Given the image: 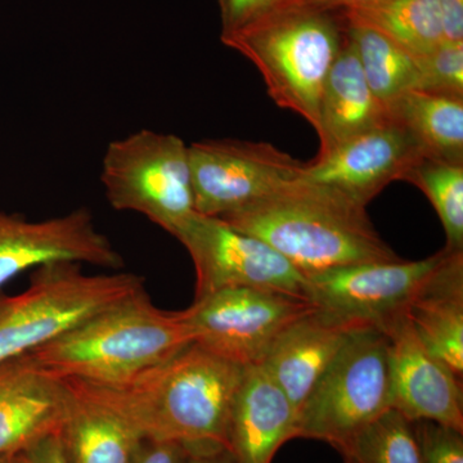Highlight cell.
Instances as JSON below:
<instances>
[{
    "instance_id": "obj_1",
    "label": "cell",
    "mask_w": 463,
    "mask_h": 463,
    "mask_svg": "<svg viewBox=\"0 0 463 463\" xmlns=\"http://www.w3.org/2000/svg\"><path fill=\"white\" fill-rule=\"evenodd\" d=\"M243 368L191 344L127 383H90L143 438L179 444L188 456L206 455L227 450Z\"/></svg>"
},
{
    "instance_id": "obj_2",
    "label": "cell",
    "mask_w": 463,
    "mask_h": 463,
    "mask_svg": "<svg viewBox=\"0 0 463 463\" xmlns=\"http://www.w3.org/2000/svg\"><path fill=\"white\" fill-rule=\"evenodd\" d=\"M221 219L263 240L304 276L401 259L374 230L364 206L300 178Z\"/></svg>"
},
{
    "instance_id": "obj_3",
    "label": "cell",
    "mask_w": 463,
    "mask_h": 463,
    "mask_svg": "<svg viewBox=\"0 0 463 463\" xmlns=\"http://www.w3.org/2000/svg\"><path fill=\"white\" fill-rule=\"evenodd\" d=\"M191 344L194 335L183 310L160 309L142 288L29 354L58 379L118 385Z\"/></svg>"
},
{
    "instance_id": "obj_4",
    "label": "cell",
    "mask_w": 463,
    "mask_h": 463,
    "mask_svg": "<svg viewBox=\"0 0 463 463\" xmlns=\"http://www.w3.org/2000/svg\"><path fill=\"white\" fill-rule=\"evenodd\" d=\"M345 33L332 11L295 2L221 41L254 63L279 108L306 118L316 133L323 87Z\"/></svg>"
},
{
    "instance_id": "obj_5",
    "label": "cell",
    "mask_w": 463,
    "mask_h": 463,
    "mask_svg": "<svg viewBox=\"0 0 463 463\" xmlns=\"http://www.w3.org/2000/svg\"><path fill=\"white\" fill-rule=\"evenodd\" d=\"M145 288L134 273L87 274L78 263L33 270L21 294L0 295V362L27 354Z\"/></svg>"
},
{
    "instance_id": "obj_6",
    "label": "cell",
    "mask_w": 463,
    "mask_h": 463,
    "mask_svg": "<svg viewBox=\"0 0 463 463\" xmlns=\"http://www.w3.org/2000/svg\"><path fill=\"white\" fill-rule=\"evenodd\" d=\"M392 408L388 337L364 325L347 337L298 412L297 438L335 449Z\"/></svg>"
},
{
    "instance_id": "obj_7",
    "label": "cell",
    "mask_w": 463,
    "mask_h": 463,
    "mask_svg": "<svg viewBox=\"0 0 463 463\" xmlns=\"http://www.w3.org/2000/svg\"><path fill=\"white\" fill-rule=\"evenodd\" d=\"M100 182L115 210L138 213L173 237L197 213L188 146L174 134L145 129L109 143Z\"/></svg>"
},
{
    "instance_id": "obj_8",
    "label": "cell",
    "mask_w": 463,
    "mask_h": 463,
    "mask_svg": "<svg viewBox=\"0 0 463 463\" xmlns=\"http://www.w3.org/2000/svg\"><path fill=\"white\" fill-rule=\"evenodd\" d=\"M315 307L281 292L228 288L194 298L183 313L194 344L246 367L260 364L277 337Z\"/></svg>"
},
{
    "instance_id": "obj_9",
    "label": "cell",
    "mask_w": 463,
    "mask_h": 463,
    "mask_svg": "<svg viewBox=\"0 0 463 463\" xmlns=\"http://www.w3.org/2000/svg\"><path fill=\"white\" fill-rule=\"evenodd\" d=\"M174 237L194 261L196 298L254 288L307 298V279L300 270L263 240L234 230L221 218L196 213Z\"/></svg>"
},
{
    "instance_id": "obj_10",
    "label": "cell",
    "mask_w": 463,
    "mask_h": 463,
    "mask_svg": "<svg viewBox=\"0 0 463 463\" xmlns=\"http://www.w3.org/2000/svg\"><path fill=\"white\" fill-rule=\"evenodd\" d=\"M194 209L222 216L298 181L304 164L264 142L218 139L188 146Z\"/></svg>"
},
{
    "instance_id": "obj_11",
    "label": "cell",
    "mask_w": 463,
    "mask_h": 463,
    "mask_svg": "<svg viewBox=\"0 0 463 463\" xmlns=\"http://www.w3.org/2000/svg\"><path fill=\"white\" fill-rule=\"evenodd\" d=\"M365 261L306 276L307 300L319 309L371 325L405 313L412 298L443 259Z\"/></svg>"
},
{
    "instance_id": "obj_12",
    "label": "cell",
    "mask_w": 463,
    "mask_h": 463,
    "mask_svg": "<svg viewBox=\"0 0 463 463\" xmlns=\"http://www.w3.org/2000/svg\"><path fill=\"white\" fill-rule=\"evenodd\" d=\"M53 263L118 269L124 260L87 207L45 221L0 210V288L18 274Z\"/></svg>"
},
{
    "instance_id": "obj_13",
    "label": "cell",
    "mask_w": 463,
    "mask_h": 463,
    "mask_svg": "<svg viewBox=\"0 0 463 463\" xmlns=\"http://www.w3.org/2000/svg\"><path fill=\"white\" fill-rule=\"evenodd\" d=\"M422 157L419 143L390 118L304 164L300 179L326 185L367 207L390 183L403 181Z\"/></svg>"
},
{
    "instance_id": "obj_14",
    "label": "cell",
    "mask_w": 463,
    "mask_h": 463,
    "mask_svg": "<svg viewBox=\"0 0 463 463\" xmlns=\"http://www.w3.org/2000/svg\"><path fill=\"white\" fill-rule=\"evenodd\" d=\"M388 337L392 408L410 421L463 431L462 380L426 349L405 313L380 325Z\"/></svg>"
},
{
    "instance_id": "obj_15",
    "label": "cell",
    "mask_w": 463,
    "mask_h": 463,
    "mask_svg": "<svg viewBox=\"0 0 463 463\" xmlns=\"http://www.w3.org/2000/svg\"><path fill=\"white\" fill-rule=\"evenodd\" d=\"M69 390L32 355L0 362V455L23 452L62 428Z\"/></svg>"
},
{
    "instance_id": "obj_16",
    "label": "cell",
    "mask_w": 463,
    "mask_h": 463,
    "mask_svg": "<svg viewBox=\"0 0 463 463\" xmlns=\"http://www.w3.org/2000/svg\"><path fill=\"white\" fill-rule=\"evenodd\" d=\"M364 325L371 323L353 321L316 307L277 337L259 365L298 412L350 334Z\"/></svg>"
},
{
    "instance_id": "obj_17",
    "label": "cell",
    "mask_w": 463,
    "mask_h": 463,
    "mask_svg": "<svg viewBox=\"0 0 463 463\" xmlns=\"http://www.w3.org/2000/svg\"><path fill=\"white\" fill-rule=\"evenodd\" d=\"M298 412L261 365H246L234 395L227 432L233 463H270L297 438Z\"/></svg>"
},
{
    "instance_id": "obj_18",
    "label": "cell",
    "mask_w": 463,
    "mask_h": 463,
    "mask_svg": "<svg viewBox=\"0 0 463 463\" xmlns=\"http://www.w3.org/2000/svg\"><path fill=\"white\" fill-rule=\"evenodd\" d=\"M443 251L405 315L426 349L462 380L463 252Z\"/></svg>"
},
{
    "instance_id": "obj_19",
    "label": "cell",
    "mask_w": 463,
    "mask_h": 463,
    "mask_svg": "<svg viewBox=\"0 0 463 463\" xmlns=\"http://www.w3.org/2000/svg\"><path fill=\"white\" fill-rule=\"evenodd\" d=\"M69 390L60 435L71 463H132L142 437L90 383L62 379Z\"/></svg>"
},
{
    "instance_id": "obj_20",
    "label": "cell",
    "mask_w": 463,
    "mask_h": 463,
    "mask_svg": "<svg viewBox=\"0 0 463 463\" xmlns=\"http://www.w3.org/2000/svg\"><path fill=\"white\" fill-rule=\"evenodd\" d=\"M389 120L388 108L371 90L354 44L345 33L323 87L318 156Z\"/></svg>"
},
{
    "instance_id": "obj_21",
    "label": "cell",
    "mask_w": 463,
    "mask_h": 463,
    "mask_svg": "<svg viewBox=\"0 0 463 463\" xmlns=\"http://www.w3.org/2000/svg\"><path fill=\"white\" fill-rule=\"evenodd\" d=\"M386 108L419 143L423 157L463 165V99L413 90Z\"/></svg>"
},
{
    "instance_id": "obj_22",
    "label": "cell",
    "mask_w": 463,
    "mask_h": 463,
    "mask_svg": "<svg viewBox=\"0 0 463 463\" xmlns=\"http://www.w3.org/2000/svg\"><path fill=\"white\" fill-rule=\"evenodd\" d=\"M343 12L347 25L383 33L414 57L444 41L438 0H367Z\"/></svg>"
},
{
    "instance_id": "obj_23",
    "label": "cell",
    "mask_w": 463,
    "mask_h": 463,
    "mask_svg": "<svg viewBox=\"0 0 463 463\" xmlns=\"http://www.w3.org/2000/svg\"><path fill=\"white\" fill-rule=\"evenodd\" d=\"M346 35L354 44L365 80L383 105L388 106L405 91L416 90V57L367 27L347 25Z\"/></svg>"
},
{
    "instance_id": "obj_24",
    "label": "cell",
    "mask_w": 463,
    "mask_h": 463,
    "mask_svg": "<svg viewBox=\"0 0 463 463\" xmlns=\"http://www.w3.org/2000/svg\"><path fill=\"white\" fill-rule=\"evenodd\" d=\"M336 450L345 463H421L412 421L392 408Z\"/></svg>"
},
{
    "instance_id": "obj_25",
    "label": "cell",
    "mask_w": 463,
    "mask_h": 463,
    "mask_svg": "<svg viewBox=\"0 0 463 463\" xmlns=\"http://www.w3.org/2000/svg\"><path fill=\"white\" fill-rule=\"evenodd\" d=\"M403 181L416 185L430 200L446 232L448 252H463V165L422 157Z\"/></svg>"
},
{
    "instance_id": "obj_26",
    "label": "cell",
    "mask_w": 463,
    "mask_h": 463,
    "mask_svg": "<svg viewBox=\"0 0 463 463\" xmlns=\"http://www.w3.org/2000/svg\"><path fill=\"white\" fill-rule=\"evenodd\" d=\"M416 90L463 99V42L443 41L437 48L416 57Z\"/></svg>"
},
{
    "instance_id": "obj_27",
    "label": "cell",
    "mask_w": 463,
    "mask_h": 463,
    "mask_svg": "<svg viewBox=\"0 0 463 463\" xmlns=\"http://www.w3.org/2000/svg\"><path fill=\"white\" fill-rule=\"evenodd\" d=\"M421 463H463V431L432 421H414Z\"/></svg>"
},
{
    "instance_id": "obj_28",
    "label": "cell",
    "mask_w": 463,
    "mask_h": 463,
    "mask_svg": "<svg viewBox=\"0 0 463 463\" xmlns=\"http://www.w3.org/2000/svg\"><path fill=\"white\" fill-rule=\"evenodd\" d=\"M298 0H218L222 35L237 32L252 21Z\"/></svg>"
},
{
    "instance_id": "obj_29",
    "label": "cell",
    "mask_w": 463,
    "mask_h": 463,
    "mask_svg": "<svg viewBox=\"0 0 463 463\" xmlns=\"http://www.w3.org/2000/svg\"><path fill=\"white\" fill-rule=\"evenodd\" d=\"M132 463H191L187 450L172 441L142 439Z\"/></svg>"
},
{
    "instance_id": "obj_30",
    "label": "cell",
    "mask_w": 463,
    "mask_h": 463,
    "mask_svg": "<svg viewBox=\"0 0 463 463\" xmlns=\"http://www.w3.org/2000/svg\"><path fill=\"white\" fill-rule=\"evenodd\" d=\"M29 463H71L67 457L60 431L43 438L25 450Z\"/></svg>"
},
{
    "instance_id": "obj_31",
    "label": "cell",
    "mask_w": 463,
    "mask_h": 463,
    "mask_svg": "<svg viewBox=\"0 0 463 463\" xmlns=\"http://www.w3.org/2000/svg\"><path fill=\"white\" fill-rule=\"evenodd\" d=\"M444 41L463 42V0H438Z\"/></svg>"
},
{
    "instance_id": "obj_32",
    "label": "cell",
    "mask_w": 463,
    "mask_h": 463,
    "mask_svg": "<svg viewBox=\"0 0 463 463\" xmlns=\"http://www.w3.org/2000/svg\"><path fill=\"white\" fill-rule=\"evenodd\" d=\"M191 463H233V459L228 450L221 452L206 453V455L190 456Z\"/></svg>"
},
{
    "instance_id": "obj_33",
    "label": "cell",
    "mask_w": 463,
    "mask_h": 463,
    "mask_svg": "<svg viewBox=\"0 0 463 463\" xmlns=\"http://www.w3.org/2000/svg\"><path fill=\"white\" fill-rule=\"evenodd\" d=\"M0 463H29L25 450L0 455Z\"/></svg>"
}]
</instances>
